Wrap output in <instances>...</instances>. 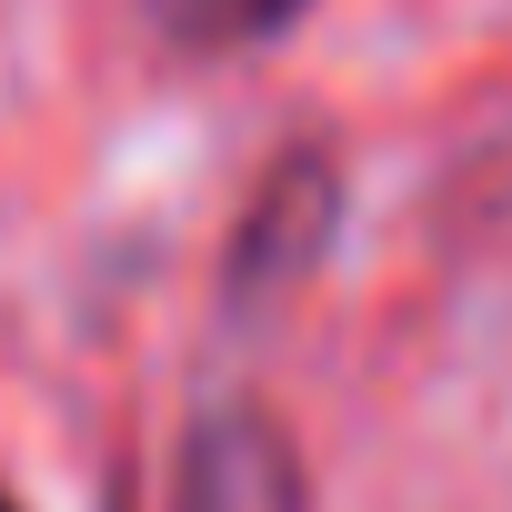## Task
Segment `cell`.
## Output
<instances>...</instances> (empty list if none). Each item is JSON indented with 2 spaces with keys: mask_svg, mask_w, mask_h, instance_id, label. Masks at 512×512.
<instances>
[{
  "mask_svg": "<svg viewBox=\"0 0 512 512\" xmlns=\"http://www.w3.org/2000/svg\"><path fill=\"white\" fill-rule=\"evenodd\" d=\"M332 211H342L332 161H322V151H282V161L262 171V191H251L241 231H231V272H221L231 312H262V302H282L292 282H312L322 241H332Z\"/></svg>",
  "mask_w": 512,
  "mask_h": 512,
  "instance_id": "obj_1",
  "label": "cell"
},
{
  "mask_svg": "<svg viewBox=\"0 0 512 512\" xmlns=\"http://www.w3.org/2000/svg\"><path fill=\"white\" fill-rule=\"evenodd\" d=\"M171 512H312L292 432L262 402H201V422L181 432Z\"/></svg>",
  "mask_w": 512,
  "mask_h": 512,
  "instance_id": "obj_2",
  "label": "cell"
},
{
  "mask_svg": "<svg viewBox=\"0 0 512 512\" xmlns=\"http://www.w3.org/2000/svg\"><path fill=\"white\" fill-rule=\"evenodd\" d=\"M312 11V0H151V21L181 41V51H251Z\"/></svg>",
  "mask_w": 512,
  "mask_h": 512,
  "instance_id": "obj_3",
  "label": "cell"
},
{
  "mask_svg": "<svg viewBox=\"0 0 512 512\" xmlns=\"http://www.w3.org/2000/svg\"><path fill=\"white\" fill-rule=\"evenodd\" d=\"M0 512H21V502H11V492H0Z\"/></svg>",
  "mask_w": 512,
  "mask_h": 512,
  "instance_id": "obj_4",
  "label": "cell"
}]
</instances>
